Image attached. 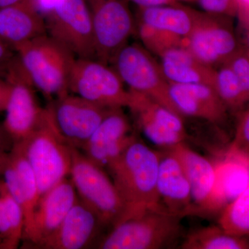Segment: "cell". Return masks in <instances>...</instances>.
<instances>
[{
  "instance_id": "9a60e30c",
  "label": "cell",
  "mask_w": 249,
  "mask_h": 249,
  "mask_svg": "<svg viewBox=\"0 0 249 249\" xmlns=\"http://www.w3.org/2000/svg\"><path fill=\"white\" fill-rule=\"evenodd\" d=\"M177 157L186 174L196 213L214 211L222 206L217 193V170L205 158L183 142L167 149Z\"/></svg>"
},
{
  "instance_id": "d6986e66",
  "label": "cell",
  "mask_w": 249,
  "mask_h": 249,
  "mask_svg": "<svg viewBox=\"0 0 249 249\" xmlns=\"http://www.w3.org/2000/svg\"><path fill=\"white\" fill-rule=\"evenodd\" d=\"M170 94L182 116L200 118L218 125L227 120L229 109L212 87L170 83Z\"/></svg>"
},
{
  "instance_id": "1f68e13d",
  "label": "cell",
  "mask_w": 249,
  "mask_h": 249,
  "mask_svg": "<svg viewBox=\"0 0 249 249\" xmlns=\"http://www.w3.org/2000/svg\"><path fill=\"white\" fill-rule=\"evenodd\" d=\"M237 14L236 18L238 20L239 30L245 35V40L249 42V0H235Z\"/></svg>"
},
{
  "instance_id": "44dd1931",
  "label": "cell",
  "mask_w": 249,
  "mask_h": 249,
  "mask_svg": "<svg viewBox=\"0 0 249 249\" xmlns=\"http://www.w3.org/2000/svg\"><path fill=\"white\" fill-rule=\"evenodd\" d=\"M47 34L45 18L35 0H23L0 9V37L15 49Z\"/></svg>"
},
{
  "instance_id": "d4e9b609",
  "label": "cell",
  "mask_w": 249,
  "mask_h": 249,
  "mask_svg": "<svg viewBox=\"0 0 249 249\" xmlns=\"http://www.w3.org/2000/svg\"><path fill=\"white\" fill-rule=\"evenodd\" d=\"M183 249H248L245 237H235L219 227H203L187 235L181 246Z\"/></svg>"
},
{
  "instance_id": "83f0119b",
  "label": "cell",
  "mask_w": 249,
  "mask_h": 249,
  "mask_svg": "<svg viewBox=\"0 0 249 249\" xmlns=\"http://www.w3.org/2000/svg\"><path fill=\"white\" fill-rule=\"evenodd\" d=\"M138 22V34L145 48L160 57L171 49L186 47V38L168 31Z\"/></svg>"
},
{
  "instance_id": "d590c367",
  "label": "cell",
  "mask_w": 249,
  "mask_h": 249,
  "mask_svg": "<svg viewBox=\"0 0 249 249\" xmlns=\"http://www.w3.org/2000/svg\"><path fill=\"white\" fill-rule=\"evenodd\" d=\"M128 2H132L138 6H155L161 5H171L178 4L179 1L177 0H126Z\"/></svg>"
},
{
  "instance_id": "9c48e42d",
  "label": "cell",
  "mask_w": 249,
  "mask_h": 249,
  "mask_svg": "<svg viewBox=\"0 0 249 249\" xmlns=\"http://www.w3.org/2000/svg\"><path fill=\"white\" fill-rule=\"evenodd\" d=\"M89 8L96 59L109 65L135 32V21L126 0H85Z\"/></svg>"
},
{
  "instance_id": "52a82bcc",
  "label": "cell",
  "mask_w": 249,
  "mask_h": 249,
  "mask_svg": "<svg viewBox=\"0 0 249 249\" xmlns=\"http://www.w3.org/2000/svg\"><path fill=\"white\" fill-rule=\"evenodd\" d=\"M45 20L47 34L75 56L96 59L91 16L85 0H53Z\"/></svg>"
},
{
  "instance_id": "8d00e7d4",
  "label": "cell",
  "mask_w": 249,
  "mask_h": 249,
  "mask_svg": "<svg viewBox=\"0 0 249 249\" xmlns=\"http://www.w3.org/2000/svg\"><path fill=\"white\" fill-rule=\"evenodd\" d=\"M9 152L0 156V178H2L3 172H4L5 166H6V163H7Z\"/></svg>"
},
{
  "instance_id": "d6a6232c",
  "label": "cell",
  "mask_w": 249,
  "mask_h": 249,
  "mask_svg": "<svg viewBox=\"0 0 249 249\" xmlns=\"http://www.w3.org/2000/svg\"><path fill=\"white\" fill-rule=\"evenodd\" d=\"M16 56L14 49L0 37V71L6 73Z\"/></svg>"
},
{
  "instance_id": "4dcf8cb0",
  "label": "cell",
  "mask_w": 249,
  "mask_h": 249,
  "mask_svg": "<svg viewBox=\"0 0 249 249\" xmlns=\"http://www.w3.org/2000/svg\"><path fill=\"white\" fill-rule=\"evenodd\" d=\"M204 11L236 18L235 0H196Z\"/></svg>"
},
{
  "instance_id": "7402d4cb",
  "label": "cell",
  "mask_w": 249,
  "mask_h": 249,
  "mask_svg": "<svg viewBox=\"0 0 249 249\" xmlns=\"http://www.w3.org/2000/svg\"><path fill=\"white\" fill-rule=\"evenodd\" d=\"M160 58V67L170 83L203 84L214 89L217 70L196 58L186 47L171 49Z\"/></svg>"
},
{
  "instance_id": "603a6c76",
  "label": "cell",
  "mask_w": 249,
  "mask_h": 249,
  "mask_svg": "<svg viewBox=\"0 0 249 249\" xmlns=\"http://www.w3.org/2000/svg\"><path fill=\"white\" fill-rule=\"evenodd\" d=\"M198 11L181 3L155 6H138L137 21L151 27L189 37L194 29Z\"/></svg>"
},
{
  "instance_id": "cb8c5ba5",
  "label": "cell",
  "mask_w": 249,
  "mask_h": 249,
  "mask_svg": "<svg viewBox=\"0 0 249 249\" xmlns=\"http://www.w3.org/2000/svg\"><path fill=\"white\" fill-rule=\"evenodd\" d=\"M24 217L20 206L0 178V249H17L23 240Z\"/></svg>"
},
{
  "instance_id": "8fae6325",
  "label": "cell",
  "mask_w": 249,
  "mask_h": 249,
  "mask_svg": "<svg viewBox=\"0 0 249 249\" xmlns=\"http://www.w3.org/2000/svg\"><path fill=\"white\" fill-rule=\"evenodd\" d=\"M5 73L11 92L1 124L16 143L25 140L35 131L43 119L45 108L40 107L36 101L34 87L23 71L17 55Z\"/></svg>"
},
{
  "instance_id": "f35d334b",
  "label": "cell",
  "mask_w": 249,
  "mask_h": 249,
  "mask_svg": "<svg viewBox=\"0 0 249 249\" xmlns=\"http://www.w3.org/2000/svg\"><path fill=\"white\" fill-rule=\"evenodd\" d=\"M178 1H188V2H193V1H196V0H177Z\"/></svg>"
},
{
  "instance_id": "ba28073f",
  "label": "cell",
  "mask_w": 249,
  "mask_h": 249,
  "mask_svg": "<svg viewBox=\"0 0 249 249\" xmlns=\"http://www.w3.org/2000/svg\"><path fill=\"white\" fill-rule=\"evenodd\" d=\"M113 67L91 58H76L69 90L87 101L107 108L128 107L131 94Z\"/></svg>"
},
{
  "instance_id": "836d02e7",
  "label": "cell",
  "mask_w": 249,
  "mask_h": 249,
  "mask_svg": "<svg viewBox=\"0 0 249 249\" xmlns=\"http://www.w3.org/2000/svg\"><path fill=\"white\" fill-rule=\"evenodd\" d=\"M14 144L12 139L5 131L2 124H0V156L9 153Z\"/></svg>"
},
{
  "instance_id": "ac0fdd59",
  "label": "cell",
  "mask_w": 249,
  "mask_h": 249,
  "mask_svg": "<svg viewBox=\"0 0 249 249\" xmlns=\"http://www.w3.org/2000/svg\"><path fill=\"white\" fill-rule=\"evenodd\" d=\"M103 224L97 214L79 199L42 249H81L94 240Z\"/></svg>"
},
{
  "instance_id": "484cf974",
  "label": "cell",
  "mask_w": 249,
  "mask_h": 249,
  "mask_svg": "<svg viewBox=\"0 0 249 249\" xmlns=\"http://www.w3.org/2000/svg\"><path fill=\"white\" fill-rule=\"evenodd\" d=\"M219 227L229 235L245 237L249 234V182L228 204L219 219Z\"/></svg>"
},
{
  "instance_id": "4fadbf2b",
  "label": "cell",
  "mask_w": 249,
  "mask_h": 249,
  "mask_svg": "<svg viewBox=\"0 0 249 249\" xmlns=\"http://www.w3.org/2000/svg\"><path fill=\"white\" fill-rule=\"evenodd\" d=\"M129 91L131 100L128 108L137 125L150 142L168 149L186 140L188 134L182 117L143 93Z\"/></svg>"
},
{
  "instance_id": "6da1fadb",
  "label": "cell",
  "mask_w": 249,
  "mask_h": 249,
  "mask_svg": "<svg viewBox=\"0 0 249 249\" xmlns=\"http://www.w3.org/2000/svg\"><path fill=\"white\" fill-rule=\"evenodd\" d=\"M160 155L135 137L108 164L125 209L122 220L149 210L163 209L157 187Z\"/></svg>"
},
{
  "instance_id": "f1b7e54d",
  "label": "cell",
  "mask_w": 249,
  "mask_h": 249,
  "mask_svg": "<svg viewBox=\"0 0 249 249\" xmlns=\"http://www.w3.org/2000/svg\"><path fill=\"white\" fill-rule=\"evenodd\" d=\"M235 139L229 152L232 157L249 160V110L242 109L236 111Z\"/></svg>"
},
{
  "instance_id": "2e32d148",
  "label": "cell",
  "mask_w": 249,
  "mask_h": 249,
  "mask_svg": "<svg viewBox=\"0 0 249 249\" xmlns=\"http://www.w3.org/2000/svg\"><path fill=\"white\" fill-rule=\"evenodd\" d=\"M122 108L111 109L79 150L101 168L117 157L135 137Z\"/></svg>"
},
{
  "instance_id": "277c9868",
  "label": "cell",
  "mask_w": 249,
  "mask_h": 249,
  "mask_svg": "<svg viewBox=\"0 0 249 249\" xmlns=\"http://www.w3.org/2000/svg\"><path fill=\"white\" fill-rule=\"evenodd\" d=\"M16 143L34 171L40 196L70 175L73 147L59 134L47 108L35 131L25 140Z\"/></svg>"
},
{
  "instance_id": "e0dca14e",
  "label": "cell",
  "mask_w": 249,
  "mask_h": 249,
  "mask_svg": "<svg viewBox=\"0 0 249 249\" xmlns=\"http://www.w3.org/2000/svg\"><path fill=\"white\" fill-rule=\"evenodd\" d=\"M157 187L160 206L163 202L165 211L181 217L196 213L186 174L177 157L168 150L160 153Z\"/></svg>"
},
{
  "instance_id": "e575fe53",
  "label": "cell",
  "mask_w": 249,
  "mask_h": 249,
  "mask_svg": "<svg viewBox=\"0 0 249 249\" xmlns=\"http://www.w3.org/2000/svg\"><path fill=\"white\" fill-rule=\"evenodd\" d=\"M11 86L6 79H0V113L4 112L9 101Z\"/></svg>"
},
{
  "instance_id": "f546056e",
  "label": "cell",
  "mask_w": 249,
  "mask_h": 249,
  "mask_svg": "<svg viewBox=\"0 0 249 249\" xmlns=\"http://www.w3.org/2000/svg\"><path fill=\"white\" fill-rule=\"evenodd\" d=\"M231 69L243 88L249 91V44L242 43L225 65Z\"/></svg>"
},
{
  "instance_id": "7a4b0ae2",
  "label": "cell",
  "mask_w": 249,
  "mask_h": 249,
  "mask_svg": "<svg viewBox=\"0 0 249 249\" xmlns=\"http://www.w3.org/2000/svg\"><path fill=\"white\" fill-rule=\"evenodd\" d=\"M19 65L31 84L50 101L70 92V73L76 56L48 34L15 49Z\"/></svg>"
},
{
  "instance_id": "8992f818",
  "label": "cell",
  "mask_w": 249,
  "mask_h": 249,
  "mask_svg": "<svg viewBox=\"0 0 249 249\" xmlns=\"http://www.w3.org/2000/svg\"><path fill=\"white\" fill-rule=\"evenodd\" d=\"M111 63L121 79L131 90L146 95L183 117L170 96V82L160 64L143 47L138 44H127L116 53Z\"/></svg>"
},
{
  "instance_id": "74e56055",
  "label": "cell",
  "mask_w": 249,
  "mask_h": 249,
  "mask_svg": "<svg viewBox=\"0 0 249 249\" xmlns=\"http://www.w3.org/2000/svg\"><path fill=\"white\" fill-rule=\"evenodd\" d=\"M23 0H0V9L18 4Z\"/></svg>"
},
{
  "instance_id": "30bf717a",
  "label": "cell",
  "mask_w": 249,
  "mask_h": 249,
  "mask_svg": "<svg viewBox=\"0 0 249 249\" xmlns=\"http://www.w3.org/2000/svg\"><path fill=\"white\" fill-rule=\"evenodd\" d=\"M242 43L234 30L232 18L206 11H198L194 29L186 38V48L214 69L225 65Z\"/></svg>"
},
{
  "instance_id": "5bb4252c",
  "label": "cell",
  "mask_w": 249,
  "mask_h": 249,
  "mask_svg": "<svg viewBox=\"0 0 249 249\" xmlns=\"http://www.w3.org/2000/svg\"><path fill=\"white\" fill-rule=\"evenodd\" d=\"M71 179L65 178L40 196L23 239L34 247L42 248L65 219L78 199Z\"/></svg>"
},
{
  "instance_id": "5b68a950",
  "label": "cell",
  "mask_w": 249,
  "mask_h": 249,
  "mask_svg": "<svg viewBox=\"0 0 249 249\" xmlns=\"http://www.w3.org/2000/svg\"><path fill=\"white\" fill-rule=\"evenodd\" d=\"M70 175L78 199L97 214L103 226L113 227L124 219L125 209L113 181L103 168L75 147Z\"/></svg>"
},
{
  "instance_id": "7c38bea8",
  "label": "cell",
  "mask_w": 249,
  "mask_h": 249,
  "mask_svg": "<svg viewBox=\"0 0 249 249\" xmlns=\"http://www.w3.org/2000/svg\"><path fill=\"white\" fill-rule=\"evenodd\" d=\"M46 108L59 134L70 146L78 150L111 109L70 93L52 100Z\"/></svg>"
},
{
  "instance_id": "ffe728a7",
  "label": "cell",
  "mask_w": 249,
  "mask_h": 249,
  "mask_svg": "<svg viewBox=\"0 0 249 249\" xmlns=\"http://www.w3.org/2000/svg\"><path fill=\"white\" fill-rule=\"evenodd\" d=\"M2 179L8 191L22 210L25 230L30 224L40 196L34 171L18 143L14 144L9 152Z\"/></svg>"
},
{
  "instance_id": "4316f807",
  "label": "cell",
  "mask_w": 249,
  "mask_h": 249,
  "mask_svg": "<svg viewBox=\"0 0 249 249\" xmlns=\"http://www.w3.org/2000/svg\"><path fill=\"white\" fill-rule=\"evenodd\" d=\"M214 90L229 110L233 112L244 109L249 99V91L246 90L233 72L227 65L217 70Z\"/></svg>"
},
{
  "instance_id": "3957f363",
  "label": "cell",
  "mask_w": 249,
  "mask_h": 249,
  "mask_svg": "<svg viewBox=\"0 0 249 249\" xmlns=\"http://www.w3.org/2000/svg\"><path fill=\"white\" fill-rule=\"evenodd\" d=\"M183 217L163 209L149 210L124 219L98 245L101 249H160L170 247L182 232Z\"/></svg>"
}]
</instances>
